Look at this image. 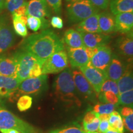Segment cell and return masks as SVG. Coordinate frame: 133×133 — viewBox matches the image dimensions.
<instances>
[{
	"mask_svg": "<svg viewBox=\"0 0 133 133\" xmlns=\"http://www.w3.org/2000/svg\"><path fill=\"white\" fill-rule=\"evenodd\" d=\"M64 48L62 39L50 29L31 35L24 39L21 44V49L34 56L41 66L51 55Z\"/></svg>",
	"mask_w": 133,
	"mask_h": 133,
	"instance_id": "cell-1",
	"label": "cell"
},
{
	"mask_svg": "<svg viewBox=\"0 0 133 133\" xmlns=\"http://www.w3.org/2000/svg\"><path fill=\"white\" fill-rule=\"evenodd\" d=\"M54 90L56 97L65 104L78 107L81 105V101L73 79L72 71L69 68L61 71L56 77Z\"/></svg>",
	"mask_w": 133,
	"mask_h": 133,
	"instance_id": "cell-2",
	"label": "cell"
},
{
	"mask_svg": "<svg viewBox=\"0 0 133 133\" xmlns=\"http://www.w3.org/2000/svg\"><path fill=\"white\" fill-rule=\"evenodd\" d=\"M14 54L17 63V78L20 81L43 75L42 66L34 56L21 49L14 52Z\"/></svg>",
	"mask_w": 133,
	"mask_h": 133,
	"instance_id": "cell-3",
	"label": "cell"
},
{
	"mask_svg": "<svg viewBox=\"0 0 133 133\" xmlns=\"http://www.w3.org/2000/svg\"><path fill=\"white\" fill-rule=\"evenodd\" d=\"M66 16L70 23L76 24L92 15L99 12L89 0H81L68 3L66 6Z\"/></svg>",
	"mask_w": 133,
	"mask_h": 133,
	"instance_id": "cell-4",
	"label": "cell"
},
{
	"mask_svg": "<svg viewBox=\"0 0 133 133\" xmlns=\"http://www.w3.org/2000/svg\"><path fill=\"white\" fill-rule=\"evenodd\" d=\"M14 129L21 133H35L38 130L31 124L8 110L0 108V130Z\"/></svg>",
	"mask_w": 133,
	"mask_h": 133,
	"instance_id": "cell-5",
	"label": "cell"
},
{
	"mask_svg": "<svg viewBox=\"0 0 133 133\" xmlns=\"http://www.w3.org/2000/svg\"><path fill=\"white\" fill-rule=\"evenodd\" d=\"M47 88V75H41L36 78H29L21 81L17 91L12 98L15 99L22 94L29 95L39 94L45 91Z\"/></svg>",
	"mask_w": 133,
	"mask_h": 133,
	"instance_id": "cell-6",
	"label": "cell"
},
{
	"mask_svg": "<svg viewBox=\"0 0 133 133\" xmlns=\"http://www.w3.org/2000/svg\"><path fill=\"white\" fill-rule=\"evenodd\" d=\"M69 59L65 50L58 51L51 55L43 63L41 66L43 75L61 73L68 68Z\"/></svg>",
	"mask_w": 133,
	"mask_h": 133,
	"instance_id": "cell-7",
	"label": "cell"
},
{
	"mask_svg": "<svg viewBox=\"0 0 133 133\" xmlns=\"http://www.w3.org/2000/svg\"><path fill=\"white\" fill-rule=\"evenodd\" d=\"M16 40V33L6 15L0 16V55L12 47Z\"/></svg>",
	"mask_w": 133,
	"mask_h": 133,
	"instance_id": "cell-8",
	"label": "cell"
},
{
	"mask_svg": "<svg viewBox=\"0 0 133 133\" xmlns=\"http://www.w3.org/2000/svg\"><path fill=\"white\" fill-rule=\"evenodd\" d=\"M97 48H89L85 46L78 48L66 47L69 62L73 68H79L85 65L89 62Z\"/></svg>",
	"mask_w": 133,
	"mask_h": 133,
	"instance_id": "cell-9",
	"label": "cell"
},
{
	"mask_svg": "<svg viewBox=\"0 0 133 133\" xmlns=\"http://www.w3.org/2000/svg\"><path fill=\"white\" fill-rule=\"evenodd\" d=\"M71 71L75 86L78 94L84 99L91 103H95L97 99V94L81 71L78 68H74Z\"/></svg>",
	"mask_w": 133,
	"mask_h": 133,
	"instance_id": "cell-10",
	"label": "cell"
},
{
	"mask_svg": "<svg viewBox=\"0 0 133 133\" xmlns=\"http://www.w3.org/2000/svg\"><path fill=\"white\" fill-rule=\"evenodd\" d=\"M84 76L93 89L98 95L101 91L102 84L107 79L106 75L100 70L96 69L88 63L85 65L78 68Z\"/></svg>",
	"mask_w": 133,
	"mask_h": 133,
	"instance_id": "cell-11",
	"label": "cell"
},
{
	"mask_svg": "<svg viewBox=\"0 0 133 133\" xmlns=\"http://www.w3.org/2000/svg\"><path fill=\"white\" fill-rule=\"evenodd\" d=\"M113 57L112 50L110 46L104 45L97 48L96 52L89 61L91 65L100 70L105 74L107 68Z\"/></svg>",
	"mask_w": 133,
	"mask_h": 133,
	"instance_id": "cell-12",
	"label": "cell"
},
{
	"mask_svg": "<svg viewBox=\"0 0 133 133\" xmlns=\"http://www.w3.org/2000/svg\"><path fill=\"white\" fill-rule=\"evenodd\" d=\"M51 9L46 0H30L27 3L25 16H33L41 19L51 17Z\"/></svg>",
	"mask_w": 133,
	"mask_h": 133,
	"instance_id": "cell-13",
	"label": "cell"
},
{
	"mask_svg": "<svg viewBox=\"0 0 133 133\" xmlns=\"http://www.w3.org/2000/svg\"><path fill=\"white\" fill-rule=\"evenodd\" d=\"M17 63L14 53L0 55V75L17 78Z\"/></svg>",
	"mask_w": 133,
	"mask_h": 133,
	"instance_id": "cell-14",
	"label": "cell"
},
{
	"mask_svg": "<svg viewBox=\"0 0 133 133\" xmlns=\"http://www.w3.org/2000/svg\"><path fill=\"white\" fill-rule=\"evenodd\" d=\"M79 32H80L82 36L84 46L89 48H95L107 45L111 39L110 36L102 33Z\"/></svg>",
	"mask_w": 133,
	"mask_h": 133,
	"instance_id": "cell-15",
	"label": "cell"
},
{
	"mask_svg": "<svg viewBox=\"0 0 133 133\" xmlns=\"http://www.w3.org/2000/svg\"><path fill=\"white\" fill-rule=\"evenodd\" d=\"M21 82L17 78L0 75V97L11 99L16 93Z\"/></svg>",
	"mask_w": 133,
	"mask_h": 133,
	"instance_id": "cell-16",
	"label": "cell"
},
{
	"mask_svg": "<svg viewBox=\"0 0 133 133\" xmlns=\"http://www.w3.org/2000/svg\"><path fill=\"white\" fill-rule=\"evenodd\" d=\"M126 65L117 55L113 54L112 59L107 68L105 75L107 79L117 81L125 71Z\"/></svg>",
	"mask_w": 133,
	"mask_h": 133,
	"instance_id": "cell-17",
	"label": "cell"
},
{
	"mask_svg": "<svg viewBox=\"0 0 133 133\" xmlns=\"http://www.w3.org/2000/svg\"><path fill=\"white\" fill-rule=\"evenodd\" d=\"M115 31L129 33L132 31L133 12L121 13L115 16Z\"/></svg>",
	"mask_w": 133,
	"mask_h": 133,
	"instance_id": "cell-18",
	"label": "cell"
},
{
	"mask_svg": "<svg viewBox=\"0 0 133 133\" xmlns=\"http://www.w3.org/2000/svg\"><path fill=\"white\" fill-rule=\"evenodd\" d=\"M116 47L118 52L121 56L132 61L133 56V39L132 35L121 36L116 41Z\"/></svg>",
	"mask_w": 133,
	"mask_h": 133,
	"instance_id": "cell-19",
	"label": "cell"
},
{
	"mask_svg": "<svg viewBox=\"0 0 133 133\" xmlns=\"http://www.w3.org/2000/svg\"><path fill=\"white\" fill-rule=\"evenodd\" d=\"M99 14L92 15L76 24V30L86 33H101L99 26Z\"/></svg>",
	"mask_w": 133,
	"mask_h": 133,
	"instance_id": "cell-20",
	"label": "cell"
},
{
	"mask_svg": "<svg viewBox=\"0 0 133 133\" xmlns=\"http://www.w3.org/2000/svg\"><path fill=\"white\" fill-rule=\"evenodd\" d=\"M99 26L101 33L107 35L115 31V17L107 11L99 13Z\"/></svg>",
	"mask_w": 133,
	"mask_h": 133,
	"instance_id": "cell-21",
	"label": "cell"
},
{
	"mask_svg": "<svg viewBox=\"0 0 133 133\" xmlns=\"http://www.w3.org/2000/svg\"><path fill=\"white\" fill-rule=\"evenodd\" d=\"M118 88L119 94L121 93L132 90L133 88V77L132 64L126 65L125 71L120 78L116 81Z\"/></svg>",
	"mask_w": 133,
	"mask_h": 133,
	"instance_id": "cell-22",
	"label": "cell"
},
{
	"mask_svg": "<svg viewBox=\"0 0 133 133\" xmlns=\"http://www.w3.org/2000/svg\"><path fill=\"white\" fill-rule=\"evenodd\" d=\"M64 41L66 47L78 48L84 46L80 32L75 29H71L65 31Z\"/></svg>",
	"mask_w": 133,
	"mask_h": 133,
	"instance_id": "cell-23",
	"label": "cell"
},
{
	"mask_svg": "<svg viewBox=\"0 0 133 133\" xmlns=\"http://www.w3.org/2000/svg\"><path fill=\"white\" fill-rule=\"evenodd\" d=\"M110 9L113 15L133 12V0H110Z\"/></svg>",
	"mask_w": 133,
	"mask_h": 133,
	"instance_id": "cell-24",
	"label": "cell"
},
{
	"mask_svg": "<svg viewBox=\"0 0 133 133\" xmlns=\"http://www.w3.org/2000/svg\"><path fill=\"white\" fill-rule=\"evenodd\" d=\"M99 114L94 111H89L86 113L83 118V128L85 132H94L97 131L100 123L98 117Z\"/></svg>",
	"mask_w": 133,
	"mask_h": 133,
	"instance_id": "cell-25",
	"label": "cell"
},
{
	"mask_svg": "<svg viewBox=\"0 0 133 133\" xmlns=\"http://www.w3.org/2000/svg\"><path fill=\"white\" fill-rule=\"evenodd\" d=\"M27 3L26 0H7L6 7L12 16H25Z\"/></svg>",
	"mask_w": 133,
	"mask_h": 133,
	"instance_id": "cell-26",
	"label": "cell"
},
{
	"mask_svg": "<svg viewBox=\"0 0 133 133\" xmlns=\"http://www.w3.org/2000/svg\"><path fill=\"white\" fill-rule=\"evenodd\" d=\"M12 25L14 32L18 35L26 37L28 35L26 27V17L24 16L12 15Z\"/></svg>",
	"mask_w": 133,
	"mask_h": 133,
	"instance_id": "cell-27",
	"label": "cell"
},
{
	"mask_svg": "<svg viewBox=\"0 0 133 133\" xmlns=\"http://www.w3.org/2000/svg\"><path fill=\"white\" fill-rule=\"evenodd\" d=\"M26 17V25L33 31H37L39 29H47L49 26V21L48 19H41L33 16Z\"/></svg>",
	"mask_w": 133,
	"mask_h": 133,
	"instance_id": "cell-28",
	"label": "cell"
},
{
	"mask_svg": "<svg viewBox=\"0 0 133 133\" xmlns=\"http://www.w3.org/2000/svg\"><path fill=\"white\" fill-rule=\"evenodd\" d=\"M109 123L110 125L109 129H112L118 131L119 132L124 133V128L123 119L118 112L115 110L110 114Z\"/></svg>",
	"mask_w": 133,
	"mask_h": 133,
	"instance_id": "cell-29",
	"label": "cell"
},
{
	"mask_svg": "<svg viewBox=\"0 0 133 133\" xmlns=\"http://www.w3.org/2000/svg\"><path fill=\"white\" fill-rule=\"evenodd\" d=\"M118 104H112L109 103H98L94 106L93 111L98 114H110L115 110Z\"/></svg>",
	"mask_w": 133,
	"mask_h": 133,
	"instance_id": "cell-30",
	"label": "cell"
},
{
	"mask_svg": "<svg viewBox=\"0 0 133 133\" xmlns=\"http://www.w3.org/2000/svg\"><path fill=\"white\" fill-rule=\"evenodd\" d=\"M33 99L29 95H23L19 97L17 102V107L21 112L29 110L32 106Z\"/></svg>",
	"mask_w": 133,
	"mask_h": 133,
	"instance_id": "cell-31",
	"label": "cell"
},
{
	"mask_svg": "<svg viewBox=\"0 0 133 133\" xmlns=\"http://www.w3.org/2000/svg\"><path fill=\"white\" fill-rule=\"evenodd\" d=\"M118 104L132 107L133 89L119 94L118 96Z\"/></svg>",
	"mask_w": 133,
	"mask_h": 133,
	"instance_id": "cell-32",
	"label": "cell"
},
{
	"mask_svg": "<svg viewBox=\"0 0 133 133\" xmlns=\"http://www.w3.org/2000/svg\"><path fill=\"white\" fill-rule=\"evenodd\" d=\"M106 91H110L116 96L119 95L118 88L116 81L107 79L102 84L100 92H104Z\"/></svg>",
	"mask_w": 133,
	"mask_h": 133,
	"instance_id": "cell-33",
	"label": "cell"
},
{
	"mask_svg": "<svg viewBox=\"0 0 133 133\" xmlns=\"http://www.w3.org/2000/svg\"><path fill=\"white\" fill-rule=\"evenodd\" d=\"M49 133H84V131L78 124H74L62 128L53 129Z\"/></svg>",
	"mask_w": 133,
	"mask_h": 133,
	"instance_id": "cell-34",
	"label": "cell"
},
{
	"mask_svg": "<svg viewBox=\"0 0 133 133\" xmlns=\"http://www.w3.org/2000/svg\"><path fill=\"white\" fill-rule=\"evenodd\" d=\"M46 1L52 11L56 14H61L62 0H46Z\"/></svg>",
	"mask_w": 133,
	"mask_h": 133,
	"instance_id": "cell-35",
	"label": "cell"
},
{
	"mask_svg": "<svg viewBox=\"0 0 133 133\" xmlns=\"http://www.w3.org/2000/svg\"><path fill=\"white\" fill-rule=\"evenodd\" d=\"M98 10H105L109 6L110 0H89Z\"/></svg>",
	"mask_w": 133,
	"mask_h": 133,
	"instance_id": "cell-36",
	"label": "cell"
},
{
	"mask_svg": "<svg viewBox=\"0 0 133 133\" xmlns=\"http://www.w3.org/2000/svg\"><path fill=\"white\" fill-rule=\"evenodd\" d=\"M124 128L127 129L129 132H133V114H131L122 118Z\"/></svg>",
	"mask_w": 133,
	"mask_h": 133,
	"instance_id": "cell-37",
	"label": "cell"
},
{
	"mask_svg": "<svg viewBox=\"0 0 133 133\" xmlns=\"http://www.w3.org/2000/svg\"><path fill=\"white\" fill-rule=\"evenodd\" d=\"M50 24L54 29H62L64 26V22L61 17L56 16L52 17L50 21Z\"/></svg>",
	"mask_w": 133,
	"mask_h": 133,
	"instance_id": "cell-38",
	"label": "cell"
},
{
	"mask_svg": "<svg viewBox=\"0 0 133 133\" xmlns=\"http://www.w3.org/2000/svg\"><path fill=\"white\" fill-rule=\"evenodd\" d=\"M110 125L109 120H101L98 128V132L100 133H105L109 129Z\"/></svg>",
	"mask_w": 133,
	"mask_h": 133,
	"instance_id": "cell-39",
	"label": "cell"
},
{
	"mask_svg": "<svg viewBox=\"0 0 133 133\" xmlns=\"http://www.w3.org/2000/svg\"><path fill=\"white\" fill-rule=\"evenodd\" d=\"M131 114H133L132 107H129V106H125L123 107L120 110V115L121 117H124Z\"/></svg>",
	"mask_w": 133,
	"mask_h": 133,
	"instance_id": "cell-40",
	"label": "cell"
},
{
	"mask_svg": "<svg viewBox=\"0 0 133 133\" xmlns=\"http://www.w3.org/2000/svg\"><path fill=\"white\" fill-rule=\"evenodd\" d=\"M1 133H21L18 131L14 129H2L0 130Z\"/></svg>",
	"mask_w": 133,
	"mask_h": 133,
	"instance_id": "cell-41",
	"label": "cell"
},
{
	"mask_svg": "<svg viewBox=\"0 0 133 133\" xmlns=\"http://www.w3.org/2000/svg\"><path fill=\"white\" fill-rule=\"evenodd\" d=\"M6 7V1L5 0H0V14L3 12V9Z\"/></svg>",
	"mask_w": 133,
	"mask_h": 133,
	"instance_id": "cell-42",
	"label": "cell"
},
{
	"mask_svg": "<svg viewBox=\"0 0 133 133\" xmlns=\"http://www.w3.org/2000/svg\"><path fill=\"white\" fill-rule=\"evenodd\" d=\"M105 133H121V132H118V131H117L116 130H114V129H109V130H108Z\"/></svg>",
	"mask_w": 133,
	"mask_h": 133,
	"instance_id": "cell-43",
	"label": "cell"
},
{
	"mask_svg": "<svg viewBox=\"0 0 133 133\" xmlns=\"http://www.w3.org/2000/svg\"><path fill=\"white\" fill-rule=\"evenodd\" d=\"M66 2H67L68 3H74V2H76V1H81V0H65Z\"/></svg>",
	"mask_w": 133,
	"mask_h": 133,
	"instance_id": "cell-44",
	"label": "cell"
},
{
	"mask_svg": "<svg viewBox=\"0 0 133 133\" xmlns=\"http://www.w3.org/2000/svg\"><path fill=\"white\" fill-rule=\"evenodd\" d=\"M84 133H100L98 132V131H94V132H85L84 131Z\"/></svg>",
	"mask_w": 133,
	"mask_h": 133,
	"instance_id": "cell-45",
	"label": "cell"
},
{
	"mask_svg": "<svg viewBox=\"0 0 133 133\" xmlns=\"http://www.w3.org/2000/svg\"><path fill=\"white\" fill-rule=\"evenodd\" d=\"M35 133H43V132H38V131H37V132H35Z\"/></svg>",
	"mask_w": 133,
	"mask_h": 133,
	"instance_id": "cell-46",
	"label": "cell"
},
{
	"mask_svg": "<svg viewBox=\"0 0 133 133\" xmlns=\"http://www.w3.org/2000/svg\"><path fill=\"white\" fill-rule=\"evenodd\" d=\"M7 1V0H5V1Z\"/></svg>",
	"mask_w": 133,
	"mask_h": 133,
	"instance_id": "cell-47",
	"label": "cell"
},
{
	"mask_svg": "<svg viewBox=\"0 0 133 133\" xmlns=\"http://www.w3.org/2000/svg\"><path fill=\"white\" fill-rule=\"evenodd\" d=\"M129 133H132V132H129Z\"/></svg>",
	"mask_w": 133,
	"mask_h": 133,
	"instance_id": "cell-48",
	"label": "cell"
}]
</instances>
